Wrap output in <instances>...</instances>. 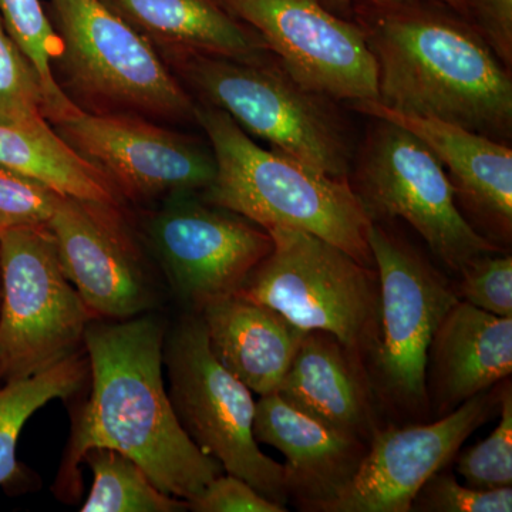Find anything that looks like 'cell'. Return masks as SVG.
<instances>
[{"mask_svg": "<svg viewBox=\"0 0 512 512\" xmlns=\"http://www.w3.org/2000/svg\"><path fill=\"white\" fill-rule=\"evenodd\" d=\"M254 436L285 456V487L303 511L320 512L350 483L367 453L365 441L323 423L278 393L259 396Z\"/></svg>", "mask_w": 512, "mask_h": 512, "instance_id": "obj_17", "label": "cell"}, {"mask_svg": "<svg viewBox=\"0 0 512 512\" xmlns=\"http://www.w3.org/2000/svg\"><path fill=\"white\" fill-rule=\"evenodd\" d=\"M0 124L50 136L45 94L25 53L9 35L0 13Z\"/></svg>", "mask_w": 512, "mask_h": 512, "instance_id": "obj_26", "label": "cell"}, {"mask_svg": "<svg viewBox=\"0 0 512 512\" xmlns=\"http://www.w3.org/2000/svg\"><path fill=\"white\" fill-rule=\"evenodd\" d=\"M369 245L380 282L379 333L366 357L382 412L407 423L430 419L427 362L437 328L458 301L430 259L386 224L372 222Z\"/></svg>", "mask_w": 512, "mask_h": 512, "instance_id": "obj_5", "label": "cell"}, {"mask_svg": "<svg viewBox=\"0 0 512 512\" xmlns=\"http://www.w3.org/2000/svg\"><path fill=\"white\" fill-rule=\"evenodd\" d=\"M350 20L375 57L377 103L510 143L511 69L461 13L440 0H352Z\"/></svg>", "mask_w": 512, "mask_h": 512, "instance_id": "obj_2", "label": "cell"}, {"mask_svg": "<svg viewBox=\"0 0 512 512\" xmlns=\"http://www.w3.org/2000/svg\"><path fill=\"white\" fill-rule=\"evenodd\" d=\"M141 33L173 50L242 60L271 55L254 30L217 0H104Z\"/></svg>", "mask_w": 512, "mask_h": 512, "instance_id": "obj_21", "label": "cell"}, {"mask_svg": "<svg viewBox=\"0 0 512 512\" xmlns=\"http://www.w3.org/2000/svg\"><path fill=\"white\" fill-rule=\"evenodd\" d=\"M175 67L205 106L249 136L336 180L349 181L355 141L338 101L302 86L274 55L258 60L173 50Z\"/></svg>", "mask_w": 512, "mask_h": 512, "instance_id": "obj_4", "label": "cell"}, {"mask_svg": "<svg viewBox=\"0 0 512 512\" xmlns=\"http://www.w3.org/2000/svg\"><path fill=\"white\" fill-rule=\"evenodd\" d=\"M276 393L367 446L383 426L365 359L322 330L306 332Z\"/></svg>", "mask_w": 512, "mask_h": 512, "instance_id": "obj_18", "label": "cell"}, {"mask_svg": "<svg viewBox=\"0 0 512 512\" xmlns=\"http://www.w3.org/2000/svg\"><path fill=\"white\" fill-rule=\"evenodd\" d=\"M164 363L168 396L190 439L225 473L286 507L284 464L262 453L254 436L252 392L214 356L198 313L185 316L165 336Z\"/></svg>", "mask_w": 512, "mask_h": 512, "instance_id": "obj_8", "label": "cell"}, {"mask_svg": "<svg viewBox=\"0 0 512 512\" xmlns=\"http://www.w3.org/2000/svg\"><path fill=\"white\" fill-rule=\"evenodd\" d=\"M62 197L49 185L0 165V234L47 225Z\"/></svg>", "mask_w": 512, "mask_h": 512, "instance_id": "obj_29", "label": "cell"}, {"mask_svg": "<svg viewBox=\"0 0 512 512\" xmlns=\"http://www.w3.org/2000/svg\"><path fill=\"white\" fill-rule=\"evenodd\" d=\"M511 373L512 318L458 299L431 340L426 377L431 416H446Z\"/></svg>", "mask_w": 512, "mask_h": 512, "instance_id": "obj_19", "label": "cell"}, {"mask_svg": "<svg viewBox=\"0 0 512 512\" xmlns=\"http://www.w3.org/2000/svg\"><path fill=\"white\" fill-rule=\"evenodd\" d=\"M47 228L64 275L97 319H131L153 308L156 288L117 207L63 195Z\"/></svg>", "mask_w": 512, "mask_h": 512, "instance_id": "obj_15", "label": "cell"}, {"mask_svg": "<svg viewBox=\"0 0 512 512\" xmlns=\"http://www.w3.org/2000/svg\"><path fill=\"white\" fill-rule=\"evenodd\" d=\"M254 30L296 82L336 101L376 100L377 69L362 30L319 0H217Z\"/></svg>", "mask_w": 512, "mask_h": 512, "instance_id": "obj_12", "label": "cell"}, {"mask_svg": "<svg viewBox=\"0 0 512 512\" xmlns=\"http://www.w3.org/2000/svg\"><path fill=\"white\" fill-rule=\"evenodd\" d=\"M198 315L214 356L258 396L278 390L306 335L281 313L239 293L215 299Z\"/></svg>", "mask_w": 512, "mask_h": 512, "instance_id": "obj_20", "label": "cell"}, {"mask_svg": "<svg viewBox=\"0 0 512 512\" xmlns=\"http://www.w3.org/2000/svg\"><path fill=\"white\" fill-rule=\"evenodd\" d=\"M266 231L274 248L237 293L274 309L306 332L322 330L336 336L366 360L379 333L376 268L301 229Z\"/></svg>", "mask_w": 512, "mask_h": 512, "instance_id": "obj_6", "label": "cell"}, {"mask_svg": "<svg viewBox=\"0 0 512 512\" xmlns=\"http://www.w3.org/2000/svg\"><path fill=\"white\" fill-rule=\"evenodd\" d=\"M0 165L29 175L66 197L119 207V194L59 134L30 133L0 124Z\"/></svg>", "mask_w": 512, "mask_h": 512, "instance_id": "obj_22", "label": "cell"}, {"mask_svg": "<svg viewBox=\"0 0 512 512\" xmlns=\"http://www.w3.org/2000/svg\"><path fill=\"white\" fill-rule=\"evenodd\" d=\"M0 301H2V286H0Z\"/></svg>", "mask_w": 512, "mask_h": 512, "instance_id": "obj_34", "label": "cell"}, {"mask_svg": "<svg viewBox=\"0 0 512 512\" xmlns=\"http://www.w3.org/2000/svg\"><path fill=\"white\" fill-rule=\"evenodd\" d=\"M329 12L335 13L340 18L350 19V6H352V0H319ZM440 2L446 3L458 13L466 18V6H464L463 0H440Z\"/></svg>", "mask_w": 512, "mask_h": 512, "instance_id": "obj_33", "label": "cell"}, {"mask_svg": "<svg viewBox=\"0 0 512 512\" xmlns=\"http://www.w3.org/2000/svg\"><path fill=\"white\" fill-rule=\"evenodd\" d=\"M500 421L487 439L468 448L457 460V473L481 490L512 487V387L501 384Z\"/></svg>", "mask_w": 512, "mask_h": 512, "instance_id": "obj_27", "label": "cell"}, {"mask_svg": "<svg viewBox=\"0 0 512 512\" xmlns=\"http://www.w3.org/2000/svg\"><path fill=\"white\" fill-rule=\"evenodd\" d=\"M458 299L481 311L512 318V256L507 251L480 256L461 271Z\"/></svg>", "mask_w": 512, "mask_h": 512, "instance_id": "obj_28", "label": "cell"}, {"mask_svg": "<svg viewBox=\"0 0 512 512\" xmlns=\"http://www.w3.org/2000/svg\"><path fill=\"white\" fill-rule=\"evenodd\" d=\"M349 184L376 224L407 222L454 274L480 256L503 252L468 224L439 158L412 131L373 119L356 147Z\"/></svg>", "mask_w": 512, "mask_h": 512, "instance_id": "obj_7", "label": "cell"}, {"mask_svg": "<svg viewBox=\"0 0 512 512\" xmlns=\"http://www.w3.org/2000/svg\"><path fill=\"white\" fill-rule=\"evenodd\" d=\"M93 473L82 512H183L188 501L165 494L136 461L113 448H90L83 456Z\"/></svg>", "mask_w": 512, "mask_h": 512, "instance_id": "obj_24", "label": "cell"}, {"mask_svg": "<svg viewBox=\"0 0 512 512\" xmlns=\"http://www.w3.org/2000/svg\"><path fill=\"white\" fill-rule=\"evenodd\" d=\"M148 234L171 289L194 313L237 293L274 248L266 229L184 195L154 215Z\"/></svg>", "mask_w": 512, "mask_h": 512, "instance_id": "obj_13", "label": "cell"}, {"mask_svg": "<svg viewBox=\"0 0 512 512\" xmlns=\"http://www.w3.org/2000/svg\"><path fill=\"white\" fill-rule=\"evenodd\" d=\"M466 18L495 55L512 67V0H463Z\"/></svg>", "mask_w": 512, "mask_h": 512, "instance_id": "obj_32", "label": "cell"}, {"mask_svg": "<svg viewBox=\"0 0 512 512\" xmlns=\"http://www.w3.org/2000/svg\"><path fill=\"white\" fill-rule=\"evenodd\" d=\"M417 512H511L512 488L481 490L458 484L454 474L437 471L413 500Z\"/></svg>", "mask_w": 512, "mask_h": 512, "instance_id": "obj_30", "label": "cell"}, {"mask_svg": "<svg viewBox=\"0 0 512 512\" xmlns=\"http://www.w3.org/2000/svg\"><path fill=\"white\" fill-rule=\"evenodd\" d=\"M195 121L210 140L217 171L202 200L264 229H301L375 268L372 221L349 181L336 180L275 150H265L224 111L197 106Z\"/></svg>", "mask_w": 512, "mask_h": 512, "instance_id": "obj_3", "label": "cell"}, {"mask_svg": "<svg viewBox=\"0 0 512 512\" xmlns=\"http://www.w3.org/2000/svg\"><path fill=\"white\" fill-rule=\"evenodd\" d=\"M0 13L9 35L39 77L50 124L74 113L79 107L66 96L53 74V63L62 59V39L47 19L40 0H0Z\"/></svg>", "mask_w": 512, "mask_h": 512, "instance_id": "obj_25", "label": "cell"}, {"mask_svg": "<svg viewBox=\"0 0 512 512\" xmlns=\"http://www.w3.org/2000/svg\"><path fill=\"white\" fill-rule=\"evenodd\" d=\"M165 326L150 315L94 319L84 333L92 393L74 417L55 481L57 498L77 503L80 464L94 447L126 454L165 494L191 501L221 464L202 453L181 426L163 379Z\"/></svg>", "mask_w": 512, "mask_h": 512, "instance_id": "obj_1", "label": "cell"}, {"mask_svg": "<svg viewBox=\"0 0 512 512\" xmlns=\"http://www.w3.org/2000/svg\"><path fill=\"white\" fill-rule=\"evenodd\" d=\"M0 380L22 379L83 349L97 319L64 275L47 225L0 234Z\"/></svg>", "mask_w": 512, "mask_h": 512, "instance_id": "obj_9", "label": "cell"}, {"mask_svg": "<svg viewBox=\"0 0 512 512\" xmlns=\"http://www.w3.org/2000/svg\"><path fill=\"white\" fill-rule=\"evenodd\" d=\"M52 127L117 194L134 200L205 191L217 171L211 148L134 114L79 107Z\"/></svg>", "mask_w": 512, "mask_h": 512, "instance_id": "obj_11", "label": "cell"}, {"mask_svg": "<svg viewBox=\"0 0 512 512\" xmlns=\"http://www.w3.org/2000/svg\"><path fill=\"white\" fill-rule=\"evenodd\" d=\"M503 382L436 420L380 427L355 477L320 512L412 511L420 488L493 416Z\"/></svg>", "mask_w": 512, "mask_h": 512, "instance_id": "obj_14", "label": "cell"}, {"mask_svg": "<svg viewBox=\"0 0 512 512\" xmlns=\"http://www.w3.org/2000/svg\"><path fill=\"white\" fill-rule=\"evenodd\" d=\"M349 107L419 137L443 165L468 224L503 251L511 247L512 150L507 143L444 121L397 113L376 100L353 101Z\"/></svg>", "mask_w": 512, "mask_h": 512, "instance_id": "obj_16", "label": "cell"}, {"mask_svg": "<svg viewBox=\"0 0 512 512\" xmlns=\"http://www.w3.org/2000/svg\"><path fill=\"white\" fill-rule=\"evenodd\" d=\"M62 59L83 93L116 113L195 120L197 104L154 47L104 0H50Z\"/></svg>", "mask_w": 512, "mask_h": 512, "instance_id": "obj_10", "label": "cell"}, {"mask_svg": "<svg viewBox=\"0 0 512 512\" xmlns=\"http://www.w3.org/2000/svg\"><path fill=\"white\" fill-rule=\"evenodd\" d=\"M90 377L84 348L36 375L0 387V487L19 474L16 447L20 431L33 413L55 399H69Z\"/></svg>", "mask_w": 512, "mask_h": 512, "instance_id": "obj_23", "label": "cell"}, {"mask_svg": "<svg viewBox=\"0 0 512 512\" xmlns=\"http://www.w3.org/2000/svg\"><path fill=\"white\" fill-rule=\"evenodd\" d=\"M194 512H286L285 505L269 500L251 484L232 474H220L201 494L188 501Z\"/></svg>", "mask_w": 512, "mask_h": 512, "instance_id": "obj_31", "label": "cell"}]
</instances>
